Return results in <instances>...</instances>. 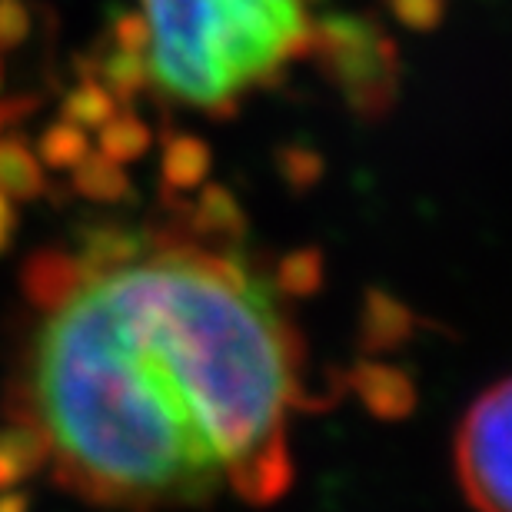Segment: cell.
Instances as JSON below:
<instances>
[{
	"label": "cell",
	"mask_w": 512,
	"mask_h": 512,
	"mask_svg": "<svg viewBox=\"0 0 512 512\" xmlns=\"http://www.w3.org/2000/svg\"><path fill=\"white\" fill-rule=\"evenodd\" d=\"M293 326L240 260L143 243L80 263L40 306L20 419L57 486L153 512L290 486Z\"/></svg>",
	"instance_id": "obj_1"
},
{
	"label": "cell",
	"mask_w": 512,
	"mask_h": 512,
	"mask_svg": "<svg viewBox=\"0 0 512 512\" xmlns=\"http://www.w3.org/2000/svg\"><path fill=\"white\" fill-rule=\"evenodd\" d=\"M137 17L153 90L217 114L306 54L316 0H137Z\"/></svg>",
	"instance_id": "obj_2"
},
{
	"label": "cell",
	"mask_w": 512,
	"mask_h": 512,
	"mask_svg": "<svg viewBox=\"0 0 512 512\" xmlns=\"http://www.w3.org/2000/svg\"><path fill=\"white\" fill-rule=\"evenodd\" d=\"M456 473L476 512H512V376L486 389L463 416Z\"/></svg>",
	"instance_id": "obj_3"
}]
</instances>
